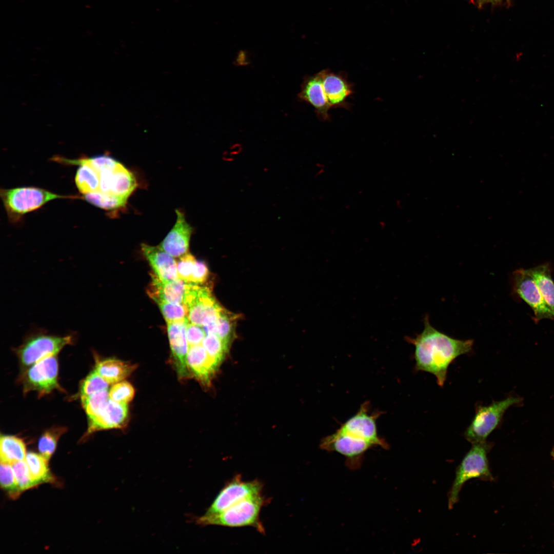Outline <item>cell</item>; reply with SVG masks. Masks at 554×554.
Wrapping results in <instances>:
<instances>
[{
  "mask_svg": "<svg viewBox=\"0 0 554 554\" xmlns=\"http://www.w3.org/2000/svg\"><path fill=\"white\" fill-rule=\"evenodd\" d=\"M422 332L415 338L406 337L414 346L415 369L433 374L439 386L446 380L448 369L458 357L471 352L473 340L453 338L433 327L428 315L423 319Z\"/></svg>",
  "mask_w": 554,
  "mask_h": 554,
  "instance_id": "cell-1",
  "label": "cell"
},
{
  "mask_svg": "<svg viewBox=\"0 0 554 554\" xmlns=\"http://www.w3.org/2000/svg\"><path fill=\"white\" fill-rule=\"evenodd\" d=\"M266 500L262 494L245 499L216 514L205 515L196 520L201 525H219L229 527L250 526L261 533L265 532L260 519L261 510Z\"/></svg>",
  "mask_w": 554,
  "mask_h": 554,
  "instance_id": "cell-2",
  "label": "cell"
},
{
  "mask_svg": "<svg viewBox=\"0 0 554 554\" xmlns=\"http://www.w3.org/2000/svg\"><path fill=\"white\" fill-rule=\"evenodd\" d=\"M492 444L486 441L472 444L456 471V477L448 494L449 509H452L459 501V493L463 485L471 479L492 481L487 454Z\"/></svg>",
  "mask_w": 554,
  "mask_h": 554,
  "instance_id": "cell-3",
  "label": "cell"
},
{
  "mask_svg": "<svg viewBox=\"0 0 554 554\" xmlns=\"http://www.w3.org/2000/svg\"><path fill=\"white\" fill-rule=\"evenodd\" d=\"M0 195L9 220L16 221L25 214L36 210L50 201L58 199H80L62 195L34 187L1 189Z\"/></svg>",
  "mask_w": 554,
  "mask_h": 554,
  "instance_id": "cell-4",
  "label": "cell"
},
{
  "mask_svg": "<svg viewBox=\"0 0 554 554\" xmlns=\"http://www.w3.org/2000/svg\"><path fill=\"white\" fill-rule=\"evenodd\" d=\"M522 399L511 395L488 405H478L473 419L464 432L465 439L471 444L482 442L500 425L506 410L521 403Z\"/></svg>",
  "mask_w": 554,
  "mask_h": 554,
  "instance_id": "cell-5",
  "label": "cell"
},
{
  "mask_svg": "<svg viewBox=\"0 0 554 554\" xmlns=\"http://www.w3.org/2000/svg\"><path fill=\"white\" fill-rule=\"evenodd\" d=\"M184 304L189 322L204 326L215 321L224 309L214 299L207 286L190 283Z\"/></svg>",
  "mask_w": 554,
  "mask_h": 554,
  "instance_id": "cell-6",
  "label": "cell"
},
{
  "mask_svg": "<svg viewBox=\"0 0 554 554\" xmlns=\"http://www.w3.org/2000/svg\"><path fill=\"white\" fill-rule=\"evenodd\" d=\"M263 487L261 481H245L237 474L225 485L204 515L217 513L245 499L261 494Z\"/></svg>",
  "mask_w": 554,
  "mask_h": 554,
  "instance_id": "cell-7",
  "label": "cell"
},
{
  "mask_svg": "<svg viewBox=\"0 0 554 554\" xmlns=\"http://www.w3.org/2000/svg\"><path fill=\"white\" fill-rule=\"evenodd\" d=\"M512 276L513 291L532 309L534 321L538 323L545 319L554 321V312L545 301L533 278L526 269L516 270L513 272Z\"/></svg>",
  "mask_w": 554,
  "mask_h": 554,
  "instance_id": "cell-8",
  "label": "cell"
},
{
  "mask_svg": "<svg viewBox=\"0 0 554 554\" xmlns=\"http://www.w3.org/2000/svg\"><path fill=\"white\" fill-rule=\"evenodd\" d=\"M72 342L71 336L39 334L30 337L18 350L23 365L30 366L49 357L56 355Z\"/></svg>",
  "mask_w": 554,
  "mask_h": 554,
  "instance_id": "cell-9",
  "label": "cell"
},
{
  "mask_svg": "<svg viewBox=\"0 0 554 554\" xmlns=\"http://www.w3.org/2000/svg\"><path fill=\"white\" fill-rule=\"evenodd\" d=\"M369 410V403H364L357 413L338 430L354 439L367 441L373 446L386 448V444L378 434L376 420L379 414Z\"/></svg>",
  "mask_w": 554,
  "mask_h": 554,
  "instance_id": "cell-10",
  "label": "cell"
},
{
  "mask_svg": "<svg viewBox=\"0 0 554 554\" xmlns=\"http://www.w3.org/2000/svg\"><path fill=\"white\" fill-rule=\"evenodd\" d=\"M56 355L46 358L33 364L26 373V390H36L41 394L58 388V363Z\"/></svg>",
  "mask_w": 554,
  "mask_h": 554,
  "instance_id": "cell-11",
  "label": "cell"
},
{
  "mask_svg": "<svg viewBox=\"0 0 554 554\" xmlns=\"http://www.w3.org/2000/svg\"><path fill=\"white\" fill-rule=\"evenodd\" d=\"M323 86L329 107L350 110L351 107L347 99L354 93V85L348 80L344 72L334 73L329 69L322 70Z\"/></svg>",
  "mask_w": 554,
  "mask_h": 554,
  "instance_id": "cell-12",
  "label": "cell"
},
{
  "mask_svg": "<svg viewBox=\"0 0 554 554\" xmlns=\"http://www.w3.org/2000/svg\"><path fill=\"white\" fill-rule=\"evenodd\" d=\"M188 318L167 322V332L170 346L178 377L186 379L191 376L187 365L188 344L186 338Z\"/></svg>",
  "mask_w": 554,
  "mask_h": 554,
  "instance_id": "cell-13",
  "label": "cell"
},
{
  "mask_svg": "<svg viewBox=\"0 0 554 554\" xmlns=\"http://www.w3.org/2000/svg\"><path fill=\"white\" fill-rule=\"evenodd\" d=\"M373 446L367 441L354 439L339 431L325 437L320 447L328 451H335L346 457L350 464L357 462L366 451Z\"/></svg>",
  "mask_w": 554,
  "mask_h": 554,
  "instance_id": "cell-14",
  "label": "cell"
},
{
  "mask_svg": "<svg viewBox=\"0 0 554 554\" xmlns=\"http://www.w3.org/2000/svg\"><path fill=\"white\" fill-rule=\"evenodd\" d=\"M298 97L301 101L313 107L316 116L320 120H330L328 112L330 108L323 88L322 71L313 75H307L304 78Z\"/></svg>",
  "mask_w": 554,
  "mask_h": 554,
  "instance_id": "cell-15",
  "label": "cell"
},
{
  "mask_svg": "<svg viewBox=\"0 0 554 554\" xmlns=\"http://www.w3.org/2000/svg\"><path fill=\"white\" fill-rule=\"evenodd\" d=\"M151 281L149 285L147 293L155 302L164 301L172 303L184 304L189 286L186 283L177 278L166 280L160 279L154 273L151 274Z\"/></svg>",
  "mask_w": 554,
  "mask_h": 554,
  "instance_id": "cell-16",
  "label": "cell"
},
{
  "mask_svg": "<svg viewBox=\"0 0 554 554\" xmlns=\"http://www.w3.org/2000/svg\"><path fill=\"white\" fill-rule=\"evenodd\" d=\"M175 212L176 222L159 246L173 257L179 258L188 252L193 228L182 212L177 209Z\"/></svg>",
  "mask_w": 554,
  "mask_h": 554,
  "instance_id": "cell-17",
  "label": "cell"
},
{
  "mask_svg": "<svg viewBox=\"0 0 554 554\" xmlns=\"http://www.w3.org/2000/svg\"><path fill=\"white\" fill-rule=\"evenodd\" d=\"M128 416L127 404L116 402L109 398L100 413L89 419L87 432L122 427L127 422Z\"/></svg>",
  "mask_w": 554,
  "mask_h": 554,
  "instance_id": "cell-18",
  "label": "cell"
},
{
  "mask_svg": "<svg viewBox=\"0 0 554 554\" xmlns=\"http://www.w3.org/2000/svg\"><path fill=\"white\" fill-rule=\"evenodd\" d=\"M187 365L191 374L205 385H209L219 366L202 344L188 347Z\"/></svg>",
  "mask_w": 554,
  "mask_h": 554,
  "instance_id": "cell-19",
  "label": "cell"
},
{
  "mask_svg": "<svg viewBox=\"0 0 554 554\" xmlns=\"http://www.w3.org/2000/svg\"><path fill=\"white\" fill-rule=\"evenodd\" d=\"M142 251L151 265L154 273L160 279L169 280L178 278L176 261L159 246L142 244Z\"/></svg>",
  "mask_w": 554,
  "mask_h": 554,
  "instance_id": "cell-20",
  "label": "cell"
},
{
  "mask_svg": "<svg viewBox=\"0 0 554 554\" xmlns=\"http://www.w3.org/2000/svg\"><path fill=\"white\" fill-rule=\"evenodd\" d=\"M54 160L64 164L79 166L75 174V182L79 191L84 195L99 190L100 172L89 164L85 158L69 160L56 157L54 158Z\"/></svg>",
  "mask_w": 554,
  "mask_h": 554,
  "instance_id": "cell-21",
  "label": "cell"
},
{
  "mask_svg": "<svg viewBox=\"0 0 554 554\" xmlns=\"http://www.w3.org/2000/svg\"><path fill=\"white\" fill-rule=\"evenodd\" d=\"M136 187L134 175L122 164L105 177L104 189L109 193L128 198Z\"/></svg>",
  "mask_w": 554,
  "mask_h": 554,
  "instance_id": "cell-22",
  "label": "cell"
},
{
  "mask_svg": "<svg viewBox=\"0 0 554 554\" xmlns=\"http://www.w3.org/2000/svg\"><path fill=\"white\" fill-rule=\"evenodd\" d=\"M135 368V365L115 359H108L98 361L95 370L108 383L113 384L129 376Z\"/></svg>",
  "mask_w": 554,
  "mask_h": 554,
  "instance_id": "cell-23",
  "label": "cell"
},
{
  "mask_svg": "<svg viewBox=\"0 0 554 554\" xmlns=\"http://www.w3.org/2000/svg\"><path fill=\"white\" fill-rule=\"evenodd\" d=\"M526 270L533 278L545 301L554 312V282L549 264L545 263Z\"/></svg>",
  "mask_w": 554,
  "mask_h": 554,
  "instance_id": "cell-24",
  "label": "cell"
},
{
  "mask_svg": "<svg viewBox=\"0 0 554 554\" xmlns=\"http://www.w3.org/2000/svg\"><path fill=\"white\" fill-rule=\"evenodd\" d=\"M26 454L25 444L22 440L15 436L1 435V462L13 464L25 460Z\"/></svg>",
  "mask_w": 554,
  "mask_h": 554,
  "instance_id": "cell-25",
  "label": "cell"
},
{
  "mask_svg": "<svg viewBox=\"0 0 554 554\" xmlns=\"http://www.w3.org/2000/svg\"><path fill=\"white\" fill-rule=\"evenodd\" d=\"M25 461L36 485L53 481V478L48 466L49 461L42 454L33 452H27Z\"/></svg>",
  "mask_w": 554,
  "mask_h": 554,
  "instance_id": "cell-26",
  "label": "cell"
},
{
  "mask_svg": "<svg viewBox=\"0 0 554 554\" xmlns=\"http://www.w3.org/2000/svg\"><path fill=\"white\" fill-rule=\"evenodd\" d=\"M83 197L90 204L108 210L117 209L123 207L128 199L127 197L99 191L84 194Z\"/></svg>",
  "mask_w": 554,
  "mask_h": 554,
  "instance_id": "cell-27",
  "label": "cell"
},
{
  "mask_svg": "<svg viewBox=\"0 0 554 554\" xmlns=\"http://www.w3.org/2000/svg\"><path fill=\"white\" fill-rule=\"evenodd\" d=\"M66 431L64 427L51 428L41 437L38 442V449L41 454L48 461L54 453L60 436Z\"/></svg>",
  "mask_w": 554,
  "mask_h": 554,
  "instance_id": "cell-28",
  "label": "cell"
},
{
  "mask_svg": "<svg viewBox=\"0 0 554 554\" xmlns=\"http://www.w3.org/2000/svg\"><path fill=\"white\" fill-rule=\"evenodd\" d=\"M109 399L108 390L97 391L88 396L81 397L83 407L89 419L97 416Z\"/></svg>",
  "mask_w": 554,
  "mask_h": 554,
  "instance_id": "cell-29",
  "label": "cell"
},
{
  "mask_svg": "<svg viewBox=\"0 0 554 554\" xmlns=\"http://www.w3.org/2000/svg\"><path fill=\"white\" fill-rule=\"evenodd\" d=\"M202 344L209 356L219 365L229 346L215 334H207Z\"/></svg>",
  "mask_w": 554,
  "mask_h": 554,
  "instance_id": "cell-30",
  "label": "cell"
},
{
  "mask_svg": "<svg viewBox=\"0 0 554 554\" xmlns=\"http://www.w3.org/2000/svg\"><path fill=\"white\" fill-rule=\"evenodd\" d=\"M0 481L1 487L13 499L17 498L22 492L18 485L11 464L1 462Z\"/></svg>",
  "mask_w": 554,
  "mask_h": 554,
  "instance_id": "cell-31",
  "label": "cell"
},
{
  "mask_svg": "<svg viewBox=\"0 0 554 554\" xmlns=\"http://www.w3.org/2000/svg\"><path fill=\"white\" fill-rule=\"evenodd\" d=\"M236 317L224 309L216 320L215 334L228 345L233 335Z\"/></svg>",
  "mask_w": 554,
  "mask_h": 554,
  "instance_id": "cell-32",
  "label": "cell"
},
{
  "mask_svg": "<svg viewBox=\"0 0 554 554\" xmlns=\"http://www.w3.org/2000/svg\"><path fill=\"white\" fill-rule=\"evenodd\" d=\"M155 302L157 304L167 323L187 318L188 309L184 304L172 303L164 301H157Z\"/></svg>",
  "mask_w": 554,
  "mask_h": 554,
  "instance_id": "cell-33",
  "label": "cell"
},
{
  "mask_svg": "<svg viewBox=\"0 0 554 554\" xmlns=\"http://www.w3.org/2000/svg\"><path fill=\"white\" fill-rule=\"evenodd\" d=\"M109 383L95 370L83 381L81 388V397L88 396L99 391L108 390Z\"/></svg>",
  "mask_w": 554,
  "mask_h": 554,
  "instance_id": "cell-34",
  "label": "cell"
},
{
  "mask_svg": "<svg viewBox=\"0 0 554 554\" xmlns=\"http://www.w3.org/2000/svg\"><path fill=\"white\" fill-rule=\"evenodd\" d=\"M134 395V389L128 382H117L112 386L109 391V397L112 400L122 404H127Z\"/></svg>",
  "mask_w": 554,
  "mask_h": 554,
  "instance_id": "cell-35",
  "label": "cell"
},
{
  "mask_svg": "<svg viewBox=\"0 0 554 554\" xmlns=\"http://www.w3.org/2000/svg\"><path fill=\"white\" fill-rule=\"evenodd\" d=\"M12 466L17 483L22 491L37 485L31 476L25 460L15 462Z\"/></svg>",
  "mask_w": 554,
  "mask_h": 554,
  "instance_id": "cell-36",
  "label": "cell"
},
{
  "mask_svg": "<svg viewBox=\"0 0 554 554\" xmlns=\"http://www.w3.org/2000/svg\"><path fill=\"white\" fill-rule=\"evenodd\" d=\"M196 261L194 256L189 252L179 258L176 261L178 278L186 283H190Z\"/></svg>",
  "mask_w": 554,
  "mask_h": 554,
  "instance_id": "cell-37",
  "label": "cell"
},
{
  "mask_svg": "<svg viewBox=\"0 0 554 554\" xmlns=\"http://www.w3.org/2000/svg\"><path fill=\"white\" fill-rule=\"evenodd\" d=\"M206 332L202 326L188 321L186 326V338L188 347L201 344Z\"/></svg>",
  "mask_w": 554,
  "mask_h": 554,
  "instance_id": "cell-38",
  "label": "cell"
},
{
  "mask_svg": "<svg viewBox=\"0 0 554 554\" xmlns=\"http://www.w3.org/2000/svg\"><path fill=\"white\" fill-rule=\"evenodd\" d=\"M209 275V270L205 263L197 261L192 273L190 283L201 285L205 282Z\"/></svg>",
  "mask_w": 554,
  "mask_h": 554,
  "instance_id": "cell-39",
  "label": "cell"
},
{
  "mask_svg": "<svg viewBox=\"0 0 554 554\" xmlns=\"http://www.w3.org/2000/svg\"><path fill=\"white\" fill-rule=\"evenodd\" d=\"M502 1L503 0H472V2L479 8H481L485 5L488 4H496Z\"/></svg>",
  "mask_w": 554,
  "mask_h": 554,
  "instance_id": "cell-40",
  "label": "cell"
},
{
  "mask_svg": "<svg viewBox=\"0 0 554 554\" xmlns=\"http://www.w3.org/2000/svg\"><path fill=\"white\" fill-rule=\"evenodd\" d=\"M553 457H554V452L553 453Z\"/></svg>",
  "mask_w": 554,
  "mask_h": 554,
  "instance_id": "cell-41",
  "label": "cell"
}]
</instances>
